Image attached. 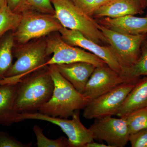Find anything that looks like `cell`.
<instances>
[{
  "label": "cell",
  "mask_w": 147,
  "mask_h": 147,
  "mask_svg": "<svg viewBox=\"0 0 147 147\" xmlns=\"http://www.w3.org/2000/svg\"><path fill=\"white\" fill-rule=\"evenodd\" d=\"M16 83L0 85V125L10 126L16 123L18 113L13 108Z\"/></svg>",
  "instance_id": "17"
},
{
  "label": "cell",
  "mask_w": 147,
  "mask_h": 147,
  "mask_svg": "<svg viewBox=\"0 0 147 147\" xmlns=\"http://www.w3.org/2000/svg\"><path fill=\"white\" fill-rule=\"evenodd\" d=\"M7 0H0V9L6 4H7Z\"/></svg>",
  "instance_id": "30"
},
{
  "label": "cell",
  "mask_w": 147,
  "mask_h": 147,
  "mask_svg": "<svg viewBox=\"0 0 147 147\" xmlns=\"http://www.w3.org/2000/svg\"><path fill=\"white\" fill-rule=\"evenodd\" d=\"M24 1L25 0H7V4L12 11L20 13Z\"/></svg>",
  "instance_id": "27"
},
{
  "label": "cell",
  "mask_w": 147,
  "mask_h": 147,
  "mask_svg": "<svg viewBox=\"0 0 147 147\" xmlns=\"http://www.w3.org/2000/svg\"><path fill=\"white\" fill-rule=\"evenodd\" d=\"M32 143L23 144L3 131H0V147H30Z\"/></svg>",
  "instance_id": "25"
},
{
  "label": "cell",
  "mask_w": 147,
  "mask_h": 147,
  "mask_svg": "<svg viewBox=\"0 0 147 147\" xmlns=\"http://www.w3.org/2000/svg\"><path fill=\"white\" fill-rule=\"evenodd\" d=\"M98 28L108 40L121 67L123 75L125 70L139 60L142 44L146 39L147 34L133 35L120 33L99 24Z\"/></svg>",
  "instance_id": "5"
},
{
  "label": "cell",
  "mask_w": 147,
  "mask_h": 147,
  "mask_svg": "<svg viewBox=\"0 0 147 147\" xmlns=\"http://www.w3.org/2000/svg\"><path fill=\"white\" fill-rule=\"evenodd\" d=\"M33 131L38 147H70L67 138L62 137L54 140L49 139L43 134V129L38 125H34Z\"/></svg>",
  "instance_id": "22"
},
{
  "label": "cell",
  "mask_w": 147,
  "mask_h": 147,
  "mask_svg": "<svg viewBox=\"0 0 147 147\" xmlns=\"http://www.w3.org/2000/svg\"><path fill=\"white\" fill-rule=\"evenodd\" d=\"M46 42H33L16 51V60L5 74L0 85L16 83L27 75L43 67L48 60Z\"/></svg>",
  "instance_id": "4"
},
{
  "label": "cell",
  "mask_w": 147,
  "mask_h": 147,
  "mask_svg": "<svg viewBox=\"0 0 147 147\" xmlns=\"http://www.w3.org/2000/svg\"><path fill=\"white\" fill-rule=\"evenodd\" d=\"M139 1L141 3V5L143 7L144 9L147 7V0H139Z\"/></svg>",
  "instance_id": "29"
},
{
  "label": "cell",
  "mask_w": 147,
  "mask_h": 147,
  "mask_svg": "<svg viewBox=\"0 0 147 147\" xmlns=\"http://www.w3.org/2000/svg\"><path fill=\"white\" fill-rule=\"evenodd\" d=\"M123 76L130 81L138 80L143 76H147V39L141 47V56L134 65L124 72Z\"/></svg>",
  "instance_id": "19"
},
{
  "label": "cell",
  "mask_w": 147,
  "mask_h": 147,
  "mask_svg": "<svg viewBox=\"0 0 147 147\" xmlns=\"http://www.w3.org/2000/svg\"><path fill=\"white\" fill-rule=\"evenodd\" d=\"M96 21L105 28L120 33L133 35L147 34V15L145 17L131 15L116 18L104 17Z\"/></svg>",
  "instance_id": "13"
},
{
  "label": "cell",
  "mask_w": 147,
  "mask_h": 147,
  "mask_svg": "<svg viewBox=\"0 0 147 147\" xmlns=\"http://www.w3.org/2000/svg\"><path fill=\"white\" fill-rule=\"evenodd\" d=\"M129 82L131 81L108 65L96 67L87 82L83 94L90 101L121 84Z\"/></svg>",
  "instance_id": "12"
},
{
  "label": "cell",
  "mask_w": 147,
  "mask_h": 147,
  "mask_svg": "<svg viewBox=\"0 0 147 147\" xmlns=\"http://www.w3.org/2000/svg\"><path fill=\"white\" fill-rule=\"evenodd\" d=\"M20 24L13 34L18 43L24 44L31 39L59 31L62 26L55 16L31 10L24 11Z\"/></svg>",
  "instance_id": "7"
},
{
  "label": "cell",
  "mask_w": 147,
  "mask_h": 147,
  "mask_svg": "<svg viewBox=\"0 0 147 147\" xmlns=\"http://www.w3.org/2000/svg\"><path fill=\"white\" fill-rule=\"evenodd\" d=\"M54 83L50 100L38 110L40 113L55 117L68 118L76 110L84 109L89 101L61 75L54 65H49Z\"/></svg>",
  "instance_id": "2"
},
{
  "label": "cell",
  "mask_w": 147,
  "mask_h": 147,
  "mask_svg": "<svg viewBox=\"0 0 147 147\" xmlns=\"http://www.w3.org/2000/svg\"><path fill=\"white\" fill-rule=\"evenodd\" d=\"M12 11L6 4L0 9V36L11 30L17 28L22 14Z\"/></svg>",
  "instance_id": "20"
},
{
  "label": "cell",
  "mask_w": 147,
  "mask_h": 147,
  "mask_svg": "<svg viewBox=\"0 0 147 147\" xmlns=\"http://www.w3.org/2000/svg\"><path fill=\"white\" fill-rule=\"evenodd\" d=\"M14 35H7L0 41V82L12 64Z\"/></svg>",
  "instance_id": "18"
},
{
  "label": "cell",
  "mask_w": 147,
  "mask_h": 147,
  "mask_svg": "<svg viewBox=\"0 0 147 147\" xmlns=\"http://www.w3.org/2000/svg\"><path fill=\"white\" fill-rule=\"evenodd\" d=\"M131 147H147V128L129 136Z\"/></svg>",
  "instance_id": "26"
},
{
  "label": "cell",
  "mask_w": 147,
  "mask_h": 147,
  "mask_svg": "<svg viewBox=\"0 0 147 147\" xmlns=\"http://www.w3.org/2000/svg\"><path fill=\"white\" fill-rule=\"evenodd\" d=\"M147 108V76L138 80L116 115L123 117L137 110Z\"/></svg>",
  "instance_id": "16"
},
{
  "label": "cell",
  "mask_w": 147,
  "mask_h": 147,
  "mask_svg": "<svg viewBox=\"0 0 147 147\" xmlns=\"http://www.w3.org/2000/svg\"><path fill=\"white\" fill-rule=\"evenodd\" d=\"M84 13L92 17L96 11L111 0H71Z\"/></svg>",
  "instance_id": "24"
},
{
  "label": "cell",
  "mask_w": 147,
  "mask_h": 147,
  "mask_svg": "<svg viewBox=\"0 0 147 147\" xmlns=\"http://www.w3.org/2000/svg\"><path fill=\"white\" fill-rule=\"evenodd\" d=\"M54 65L61 75L82 94L87 82L96 67L92 64L85 62Z\"/></svg>",
  "instance_id": "14"
},
{
  "label": "cell",
  "mask_w": 147,
  "mask_h": 147,
  "mask_svg": "<svg viewBox=\"0 0 147 147\" xmlns=\"http://www.w3.org/2000/svg\"><path fill=\"white\" fill-rule=\"evenodd\" d=\"M79 110H76L71 116L72 119L55 117L40 112L18 113L16 122L26 120H38L49 122L59 127L67 136L70 147H86L94 141L88 128L84 126L80 118Z\"/></svg>",
  "instance_id": "6"
},
{
  "label": "cell",
  "mask_w": 147,
  "mask_h": 147,
  "mask_svg": "<svg viewBox=\"0 0 147 147\" xmlns=\"http://www.w3.org/2000/svg\"><path fill=\"white\" fill-rule=\"evenodd\" d=\"M51 1L55 10L54 16L63 27L80 32L99 45H109L97 21L80 10L71 0Z\"/></svg>",
  "instance_id": "3"
},
{
  "label": "cell",
  "mask_w": 147,
  "mask_h": 147,
  "mask_svg": "<svg viewBox=\"0 0 147 147\" xmlns=\"http://www.w3.org/2000/svg\"></svg>",
  "instance_id": "32"
},
{
  "label": "cell",
  "mask_w": 147,
  "mask_h": 147,
  "mask_svg": "<svg viewBox=\"0 0 147 147\" xmlns=\"http://www.w3.org/2000/svg\"><path fill=\"white\" fill-rule=\"evenodd\" d=\"M144 8L139 0H111L95 11L92 17L119 18L127 15L142 14Z\"/></svg>",
  "instance_id": "15"
},
{
  "label": "cell",
  "mask_w": 147,
  "mask_h": 147,
  "mask_svg": "<svg viewBox=\"0 0 147 147\" xmlns=\"http://www.w3.org/2000/svg\"><path fill=\"white\" fill-rule=\"evenodd\" d=\"M94 119L88 128L94 140L105 141L110 147L126 146L130 134L124 117L106 116Z\"/></svg>",
  "instance_id": "10"
},
{
  "label": "cell",
  "mask_w": 147,
  "mask_h": 147,
  "mask_svg": "<svg viewBox=\"0 0 147 147\" xmlns=\"http://www.w3.org/2000/svg\"><path fill=\"white\" fill-rule=\"evenodd\" d=\"M46 42L47 55L53 56L43 65V67L52 65L68 64L85 62L96 67L107 65L102 59L86 50L67 44L60 36L51 38Z\"/></svg>",
  "instance_id": "9"
},
{
  "label": "cell",
  "mask_w": 147,
  "mask_h": 147,
  "mask_svg": "<svg viewBox=\"0 0 147 147\" xmlns=\"http://www.w3.org/2000/svg\"><path fill=\"white\" fill-rule=\"evenodd\" d=\"M59 32L62 39L67 44L88 51L104 61L110 68L123 75L121 67L110 45H99L80 32L63 27Z\"/></svg>",
  "instance_id": "11"
},
{
  "label": "cell",
  "mask_w": 147,
  "mask_h": 147,
  "mask_svg": "<svg viewBox=\"0 0 147 147\" xmlns=\"http://www.w3.org/2000/svg\"><path fill=\"white\" fill-rule=\"evenodd\" d=\"M139 79L121 84L110 91L90 100L84 109L83 117L90 120L116 115Z\"/></svg>",
  "instance_id": "8"
},
{
  "label": "cell",
  "mask_w": 147,
  "mask_h": 147,
  "mask_svg": "<svg viewBox=\"0 0 147 147\" xmlns=\"http://www.w3.org/2000/svg\"><path fill=\"white\" fill-rule=\"evenodd\" d=\"M146 38H147V34Z\"/></svg>",
  "instance_id": "31"
},
{
  "label": "cell",
  "mask_w": 147,
  "mask_h": 147,
  "mask_svg": "<svg viewBox=\"0 0 147 147\" xmlns=\"http://www.w3.org/2000/svg\"><path fill=\"white\" fill-rule=\"evenodd\" d=\"M123 117L130 135L147 128V108L129 113Z\"/></svg>",
  "instance_id": "21"
},
{
  "label": "cell",
  "mask_w": 147,
  "mask_h": 147,
  "mask_svg": "<svg viewBox=\"0 0 147 147\" xmlns=\"http://www.w3.org/2000/svg\"><path fill=\"white\" fill-rule=\"evenodd\" d=\"M54 88L48 66L30 74L16 83L14 111L20 114L38 111L50 100Z\"/></svg>",
  "instance_id": "1"
},
{
  "label": "cell",
  "mask_w": 147,
  "mask_h": 147,
  "mask_svg": "<svg viewBox=\"0 0 147 147\" xmlns=\"http://www.w3.org/2000/svg\"><path fill=\"white\" fill-rule=\"evenodd\" d=\"M26 10L35 11L54 16L55 10L51 0H25L20 13Z\"/></svg>",
  "instance_id": "23"
},
{
  "label": "cell",
  "mask_w": 147,
  "mask_h": 147,
  "mask_svg": "<svg viewBox=\"0 0 147 147\" xmlns=\"http://www.w3.org/2000/svg\"><path fill=\"white\" fill-rule=\"evenodd\" d=\"M86 147H110L108 145L102 143L95 142L94 141L90 142L86 145Z\"/></svg>",
  "instance_id": "28"
}]
</instances>
